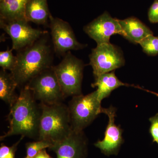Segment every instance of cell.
<instances>
[{"label": "cell", "instance_id": "obj_1", "mask_svg": "<svg viewBox=\"0 0 158 158\" xmlns=\"http://www.w3.org/2000/svg\"><path fill=\"white\" fill-rule=\"evenodd\" d=\"M41 107L31 90L25 86L21 90L17 100L10 107L8 116L9 131L1 136V141L7 137L21 135L38 140Z\"/></svg>", "mask_w": 158, "mask_h": 158}, {"label": "cell", "instance_id": "obj_2", "mask_svg": "<svg viewBox=\"0 0 158 158\" xmlns=\"http://www.w3.org/2000/svg\"><path fill=\"white\" fill-rule=\"evenodd\" d=\"M45 35L19 50L11 75L18 86L24 87L32 79L52 66V55Z\"/></svg>", "mask_w": 158, "mask_h": 158}, {"label": "cell", "instance_id": "obj_3", "mask_svg": "<svg viewBox=\"0 0 158 158\" xmlns=\"http://www.w3.org/2000/svg\"><path fill=\"white\" fill-rule=\"evenodd\" d=\"M41 116L38 140L52 144L62 141L73 131L68 106L62 102L54 104L40 103Z\"/></svg>", "mask_w": 158, "mask_h": 158}, {"label": "cell", "instance_id": "obj_4", "mask_svg": "<svg viewBox=\"0 0 158 158\" xmlns=\"http://www.w3.org/2000/svg\"><path fill=\"white\" fill-rule=\"evenodd\" d=\"M71 126L74 131L82 132L102 113L101 102L96 91L87 95L72 97L68 106Z\"/></svg>", "mask_w": 158, "mask_h": 158}, {"label": "cell", "instance_id": "obj_5", "mask_svg": "<svg viewBox=\"0 0 158 158\" xmlns=\"http://www.w3.org/2000/svg\"><path fill=\"white\" fill-rule=\"evenodd\" d=\"M84 62L69 52L58 65L53 66L65 98L81 94Z\"/></svg>", "mask_w": 158, "mask_h": 158}, {"label": "cell", "instance_id": "obj_6", "mask_svg": "<svg viewBox=\"0 0 158 158\" xmlns=\"http://www.w3.org/2000/svg\"><path fill=\"white\" fill-rule=\"evenodd\" d=\"M26 86L34 98L42 103L54 104L65 98L53 66L34 77Z\"/></svg>", "mask_w": 158, "mask_h": 158}, {"label": "cell", "instance_id": "obj_7", "mask_svg": "<svg viewBox=\"0 0 158 158\" xmlns=\"http://www.w3.org/2000/svg\"><path fill=\"white\" fill-rule=\"evenodd\" d=\"M90 63L95 79L124 66L125 60L121 49L110 43L97 45L89 56Z\"/></svg>", "mask_w": 158, "mask_h": 158}, {"label": "cell", "instance_id": "obj_8", "mask_svg": "<svg viewBox=\"0 0 158 158\" xmlns=\"http://www.w3.org/2000/svg\"><path fill=\"white\" fill-rule=\"evenodd\" d=\"M26 19L5 20L0 19V27L10 37L12 50L19 51L32 45L47 31L34 29Z\"/></svg>", "mask_w": 158, "mask_h": 158}, {"label": "cell", "instance_id": "obj_9", "mask_svg": "<svg viewBox=\"0 0 158 158\" xmlns=\"http://www.w3.org/2000/svg\"><path fill=\"white\" fill-rule=\"evenodd\" d=\"M49 26L54 51L58 55L65 56L69 52L82 49L86 46L77 40L73 30L67 22L52 15Z\"/></svg>", "mask_w": 158, "mask_h": 158}, {"label": "cell", "instance_id": "obj_10", "mask_svg": "<svg viewBox=\"0 0 158 158\" xmlns=\"http://www.w3.org/2000/svg\"><path fill=\"white\" fill-rule=\"evenodd\" d=\"M116 110V108L112 106L108 108H102V113L108 116L109 122L103 139L97 141L94 144L102 153L107 156L117 155L124 142L122 136L123 131L119 126L115 123Z\"/></svg>", "mask_w": 158, "mask_h": 158}, {"label": "cell", "instance_id": "obj_11", "mask_svg": "<svg viewBox=\"0 0 158 158\" xmlns=\"http://www.w3.org/2000/svg\"><path fill=\"white\" fill-rule=\"evenodd\" d=\"M84 31L97 45L110 43V37L115 34L122 35L118 19L105 12L84 27Z\"/></svg>", "mask_w": 158, "mask_h": 158}, {"label": "cell", "instance_id": "obj_12", "mask_svg": "<svg viewBox=\"0 0 158 158\" xmlns=\"http://www.w3.org/2000/svg\"><path fill=\"white\" fill-rule=\"evenodd\" d=\"M56 158H86L88 153V140L84 132L73 131L62 141L54 143L49 148Z\"/></svg>", "mask_w": 158, "mask_h": 158}, {"label": "cell", "instance_id": "obj_13", "mask_svg": "<svg viewBox=\"0 0 158 158\" xmlns=\"http://www.w3.org/2000/svg\"><path fill=\"white\" fill-rule=\"evenodd\" d=\"M95 80V82L92 84L91 86L92 88H97L95 91L97 94L98 99L101 102L104 99L109 97L113 90L121 86L133 87L153 94L158 96V94L146 90L140 86L123 83L117 78L114 71L103 74Z\"/></svg>", "mask_w": 158, "mask_h": 158}, {"label": "cell", "instance_id": "obj_14", "mask_svg": "<svg viewBox=\"0 0 158 158\" xmlns=\"http://www.w3.org/2000/svg\"><path fill=\"white\" fill-rule=\"evenodd\" d=\"M118 22L122 30V36L133 43L139 44L146 37L153 34L147 26L136 18L118 19Z\"/></svg>", "mask_w": 158, "mask_h": 158}, {"label": "cell", "instance_id": "obj_15", "mask_svg": "<svg viewBox=\"0 0 158 158\" xmlns=\"http://www.w3.org/2000/svg\"><path fill=\"white\" fill-rule=\"evenodd\" d=\"M51 15L47 0H29L28 2L25 10L27 21L45 25L49 23Z\"/></svg>", "mask_w": 158, "mask_h": 158}, {"label": "cell", "instance_id": "obj_16", "mask_svg": "<svg viewBox=\"0 0 158 158\" xmlns=\"http://www.w3.org/2000/svg\"><path fill=\"white\" fill-rule=\"evenodd\" d=\"M29 0H2L0 3V19L5 20L26 19V6Z\"/></svg>", "mask_w": 158, "mask_h": 158}, {"label": "cell", "instance_id": "obj_17", "mask_svg": "<svg viewBox=\"0 0 158 158\" xmlns=\"http://www.w3.org/2000/svg\"><path fill=\"white\" fill-rule=\"evenodd\" d=\"M17 83L11 73L2 69L0 71V98L11 107L18 98L15 94Z\"/></svg>", "mask_w": 158, "mask_h": 158}, {"label": "cell", "instance_id": "obj_18", "mask_svg": "<svg viewBox=\"0 0 158 158\" xmlns=\"http://www.w3.org/2000/svg\"><path fill=\"white\" fill-rule=\"evenodd\" d=\"M52 145V143L44 140H37L34 142H28L26 144L27 156L34 158L43 150L49 148Z\"/></svg>", "mask_w": 158, "mask_h": 158}, {"label": "cell", "instance_id": "obj_19", "mask_svg": "<svg viewBox=\"0 0 158 158\" xmlns=\"http://www.w3.org/2000/svg\"><path fill=\"white\" fill-rule=\"evenodd\" d=\"M12 49L0 52V66L3 70L11 72L14 69L17 62L16 56H14Z\"/></svg>", "mask_w": 158, "mask_h": 158}, {"label": "cell", "instance_id": "obj_20", "mask_svg": "<svg viewBox=\"0 0 158 158\" xmlns=\"http://www.w3.org/2000/svg\"><path fill=\"white\" fill-rule=\"evenodd\" d=\"M145 53L150 56H156L158 54V37L150 35L139 43Z\"/></svg>", "mask_w": 158, "mask_h": 158}, {"label": "cell", "instance_id": "obj_21", "mask_svg": "<svg viewBox=\"0 0 158 158\" xmlns=\"http://www.w3.org/2000/svg\"><path fill=\"white\" fill-rule=\"evenodd\" d=\"M24 138V137L23 136H21L19 140L10 147L3 144H1L0 147V158H15V152L17 149L18 145Z\"/></svg>", "mask_w": 158, "mask_h": 158}, {"label": "cell", "instance_id": "obj_22", "mask_svg": "<svg viewBox=\"0 0 158 158\" xmlns=\"http://www.w3.org/2000/svg\"><path fill=\"white\" fill-rule=\"evenodd\" d=\"M149 120L151 123L149 131L152 138V142H156L158 144V113L150 118Z\"/></svg>", "mask_w": 158, "mask_h": 158}, {"label": "cell", "instance_id": "obj_23", "mask_svg": "<svg viewBox=\"0 0 158 158\" xmlns=\"http://www.w3.org/2000/svg\"><path fill=\"white\" fill-rule=\"evenodd\" d=\"M148 19L151 23H158V0H154L148 11Z\"/></svg>", "mask_w": 158, "mask_h": 158}, {"label": "cell", "instance_id": "obj_24", "mask_svg": "<svg viewBox=\"0 0 158 158\" xmlns=\"http://www.w3.org/2000/svg\"><path fill=\"white\" fill-rule=\"evenodd\" d=\"M34 158H52L47 152L46 149L43 150L35 156Z\"/></svg>", "mask_w": 158, "mask_h": 158}, {"label": "cell", "instance_id": "obj_25", "mask_svg": "<svg viewBox=\"0 0 158 158\" xmlns=\"http://www.w3.org/2000/svg\"><path fill=\"white\" fill-rule=\"evenodd\" d=\"M25 158H31L29 157L26 156V157Z\"/></svg>", "mask_w": 158, "mask_h": 158}, {"label": "cell", "instance_id": "obj_26", "mask_svg": "<svg viewBox=\"0 0 158 158\" xmlns=\"http://www.w3.org/2000/svg\"><path fill=\"white\" fill-rule=\"evenodd\" d=\"M2 1V0H0V2H1V1Z\"/></svg>", "mask_w": 158, "mask_h": 158}]
</instances>
